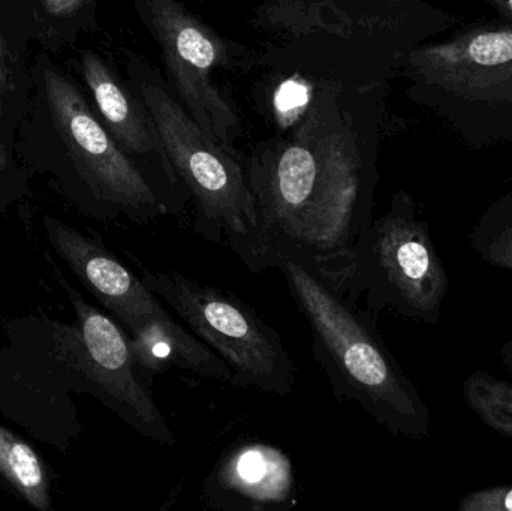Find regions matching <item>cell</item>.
I'll return each instance as SVG.
<instances>
[{
	"label": "cell",
	"instance_id": "obj_5",
	"mask_svg": "<svg viewBox=\"0 0 512 511\" xmlns=\"http://www.w3.org/2000/svg\"><path fill=\"white\" fill-rule=\"evenodd\" d=\"M450 278L436 251L429 222L405 191L391 198L358 240L342 293L366 300L373 315L390 309L406 320L435 326L441 321Z\"/></svg>",
	"mask_w": 512,
	"mask_h": 511
},
{
	"label": "cell",
	"instance_id": "obj_10",
	"mask_svg": "<svg viewBox=\"0 0 512 511\" xmlns=\"http://www.w3.org/2000/svg\"><path fill=\"white\" fill-rule=\"evenodd\" d=\"M78 65L95 104L93 110L117 146L155 186L168 213L179 215L191 197L168 158L158 126L143 99L95 51H81Z\"/></svg>",
	"mask_w": 512,
	"mask_h": 511
},
{
	"label": "cell",
	"instance_id": "obj_11",
	"mask_svg": "<svg viewBox=\"0 0 512 511\" xmlns=\"http://www.w3.org/2000/svg\"><path fill=\"white\" fill-rule=\"evenodd\" d=\"M44 227L57 254L128 333L167 314L161 299L143 279H138L104 246L54 216H45Z\"/></svg>",
	"mask_w": 512,
	"mask_h": 511
},
{
	"label": "cell",
	"instance_id": "obj_14",
	"mask_svg": "<svg viewBox=\"0 0 512 511\" xmlns=\"http://www.w3.org/2000/svg\"><path fill=\"white\" fill-rule=\"evenodd\" d=\"M32 41L20 0H0V95L23 114L29 110L32 92L27 59Z\"/></svg>",
	"mask_w": 512,
	"mask_h": 511
},
{
	"label": "cell",
	"instance_id": "obj_18",
	"mask_svg": "<svg viewBox=\"0 0 512 511\" xmlns=\"http://www.w3.org/2000/svg\"><path fill=\"white\" fill-rule=\"evenodd\" d=\"M472 251L512 276V191L484 210L469 234Z\"/></svg>",
	"mask_w": 512,
	"mask_h": 511
},
{
	"label": "cell",
	"instance_id": "obj_4",
	"mask_svg": "<svg viewBox=\"0 0 512 511\" xmlns=\"http://www.w3.org/2000/svg\"><path fill=\"white\" fill-rule=\"evenodd\" d=\"M123 56L126 81L149 108L194 203L195 231L207 242L230 248L251 272L271 269L245 158L195 122L155 66L132 50Z\"/></svg>",
	"mask_w": 512,
	"mask_h": 511
},
{
	"label": "cell",
	"instance_id": "obj_13",
	"mask_svg": "<svg viewBox=\"0 0 512 511\" xmlns=\"http://www.w3.org/2000/svg\"><path fill=\"white\" fill-rule=\"evenodd\" d=\"M128 335L135 365L147 383L171 369L231 383L233 372L224 359L168 312L152 318Z\"/></svg>",
	"mask_w": 512,
	"mask_h": 511
},
{
	"label": "cell",
	"instance_id": "obj_15",
	"mask_svg": "<svg viewBox=\"0 0 512 511\" xmlns=\"http://www.w3.org/2000/svg\"><path fill=\"white\" fill-rule=\"evenodd\" d=\"M33 41L57 53L96 27L98 0H20Z\"/></svg>",
	"mask_w": 512,
	"mask_h": 511
},
{
	"label": "cell",
	"instance_id": "obj_17",
	"mask_svg": "<svg viewBox=\"0 0 512 511\" xmlns=\"http://www.w3.org/2000/svg\"><path fill=\"white\" fill-rule=\"evenodd\" d=\"M466 407L496 434L512 440V383L489 372H472L462 386Z\"/></svg>",
	"mask_w": 512,
	"mask_h": 511
},
{
	"label": "cell",
	"instance_id": "obj_19",
	"mask_svg": "<svg viewBox=\"0 0 512 511\" xmlns=\"http://www.w3.org/2000/svg\"><path fill=\"white\" fill-rule=\"evenodd\" d=\"M459 511H512V485L477 489L460 498Z\"/></svg>",
	"mask_w": 512,
	"mask_h": 511
},
{
	"label": "cell",
	"instance_id": "obj_21",
	"mask_svg": "<svg viewBox=\"0 0 512 511\" xmlns=\"http://www.w3.org/2000/svg\"><path fill=\"white\" fill-rule=\"evenodd\" d=\"M15 155V146L0 140V188L3 183L9 182L14 179L15 174L20 173Z\"/></svg>",
	"mask_w": 512,
	"mask_h": 511
},
{
	"label": "cell",
	"instance_id": "obj_6",
	"mask_svg": "<svg viewBox=\"0 0 512 511\" xmlns=\"http://www.w3.org/2000/svg\"><path fill=\"white\" fill-rule=\"evenodd\" d=\"M143 281L233 372L231 383L291 395L295 366L279 333L254 308L176 270H144Z\"/></svg>",
	"mask_w": 512,
	"mask_h": 511
},
{
	"label": "cell",
	"instance_id": "obj_9",
	"mask_svg": "<svg viewBox=\"0 0 512 511\" xmlns=\"http://www.w3.org/2000/svg\"><path fill=\"white\" fill-rule=\"evenodd\" d=\"M403 74L421 89L477 102L512 99V26L478 27L400 56Z\"/></svg>",
	"mask_w": 512,
	"mask_h": 511
},
{
	"label": "cell",
	"instance_id": "obj_2",
	"mask_svg": "<svg viewBox=\"0 0 512 511\" xmlns=\"http://www.w3.org/2000/svg\"><path fill=\"white\" fill-rule=\"evenodd\" d=\"M273 269L282 273L309 324L313 359L327 375L334 396L360 405L390 434L412 440L429 437V407L385 344L375 315L342 293L301 252L277 248Z\"/></svg>",
	"mask_w": 512,
	"mask_h": 511
},
{
	"label": "cell",
	"instance_id": "obj_7",
	"mask_svg": "<svg viewBox=\"0 0 512 511\" xmlns=\"http://www.w3.org/2000/svg\"><path fill=\"white\" fill-rule=\"evenodd\" d=\"M165 66V78L195 122L222 146L236 149L242 119L213 75L221 69H248L258 60L236 42L216 33L180 0H131Z\"/></svg>",
	"mask_w": 512,
	"mask_h": 511
},
{
	"label": "cell",
	"instance_id": "obj_22",
	"mask_svg": "<svg viewBox=\"0 0 512 511\" xmlns=\"http://www.w3.org/2000/svg\"><path fill=\"white\" fill-rule=\"evenodd\" d=\"M501 360L502 365L505 366V369H507L508 374H510V377L512 378V339L502 345Z\"/></svg>",
	"mask_w": 512,
	"mask_h": 511
},
{
	"label": "cell",
	"instance_id": "obj_20",
	"mask_svg": "<svg viewBox=\"0 0 512 511\" xmlns=\"http://www.w3.org/2000/svg\"><path fill=\"white\" fill-rule=\"evenodd\" d=\"M24 116H26V114L12 107V105L0 95V140L15 146L18 126L23 122Z\"/></svg>",
	"mask_w": 512,
	"mask_h": 511
},
{
	"label": "cell",
	"instance_id": "obj_1",
	"mask_svg": "<svg viewBox=\"0 0 512 511\" xmlns=\"http://www.w3.org/2000/svg\"><path fill=\"white\" fill-rule=\"evenodd\" d=\"M291 122L245 159L271 269L277 248L309 257L342 291L378 185V86L304 77Z\"/></svg>",
	"mask_w": 512,
	"mask_h": 511
},
{
	"label": "cell",
	"instance_id": "obj_23",
	"mask_svg": "<svg viewBox=\"0 0 512 511\" xmlns=\"http://www.w3.org/2000/svg\"><path fill=\"white\" fill-rule=\"evenodd\" d=\"M493 5H495L502 14L512 18V0H493Z\"/></svg>",
	"mask_w": 512,
	"mask_h": 511
},
{
	"label": "cell",
	"instance_id": "obj_12",
	"mask_svg": "<svg viewBox=\"0 0 512 511\" xmlns=\"http://www.w3.org/2000/svg\"><path fill=\"white\" fill-rule=\"evenodd\" d=\"M203 491L216 510H289L297 503L291 458L262 441L230 447L204 480Z\"/></svg>",
	"mask_w": 512,
	"mask_h": 511
},
{
	"label": "cell",
	"instance_id": "obj_8",
	"mask_svg": "<svg viewBox=\"0 0 512 511\" xmlns=\"http://www.w3.org/2000/svg\"><path fill=\"white\" fill-rule=\"evenodd\" d=\"M77 314V329L65 335V354L96 395L147 440L164 446L176 437L164 414L153 401L150 383L138 371L129 345V335L116 321L87 303L63 281Z\"/></svg>",
	"mask_w": 512,
	"mask_h": 511
},
{
	"label": "cell",
	"instance_id": "obj_16",
	"mask_svg": "<svg viewBox=\"0 0 512 511\" xmlns=\"http://www.w3.org/2000/svg\"><path fill=\"white\" fill-rule=\"evenodd\" d=\"M0 477L33 509L51 510L44 462L23 438L0 425Z\"/></svg>",
	"mask_w": 512,
	"mask_h": 511
},
{
	"label": "cell",
	"instance_id": "obj_3",
	"mask_svg": "<svg viewBox=\"0 0 512 511\" xmlns=\"http://www.w3.org/2000/svg\"><path fill=\"white\" fill-rule=\"evenodd\" d=\"M32 92L15 152L65 162L101 215L150 224L170 215L155 186L123 153L77 84L47 56L30 62Z\"/></svg>",
	"mask_w": 512,
	"mask_h": 511
}]
</instances>
